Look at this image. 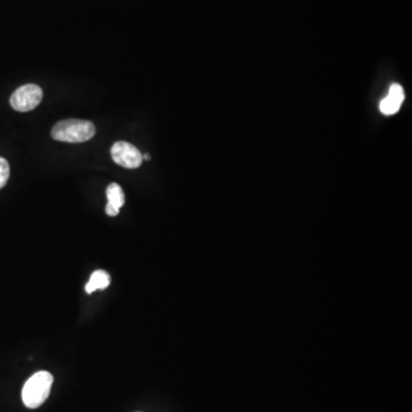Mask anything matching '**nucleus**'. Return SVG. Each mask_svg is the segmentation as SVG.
I'll list each match as a JSON object with an SVG mask.
<instances>
[{
    "instance_id": "2",
    "label": "nucleus",
    "mask_w": 412,
    "mask_h": 412,
    "mask_svg": "<svg viewBox=\"0 0 412 412\" xmlns=\"http://www.w3.org/2000/svg\"><path fill=\"white\" fill-rule=\"evenodd\" d=\"M54 378L50 372L39 371L29 378L22 390V401L30 409H37L50 397Z\"/></svg>"
},
{
    "instance_id": "3",
    "label": "nucleus",
    "mask_w": 412,
    "mask_h": 412,
    "mask_svg": "<svg viewBox=\"0 0 412 412\" xmlns=\"http://www.w3.org/2000/svg\"><path fill=\"white\" fill-rule=\"evenodd\" d=\"M43 95V90L38 85H25L12 94L10 99L11 106L20 113L32 111L41 104Z\"/></svg>"
},
{
    "instance_id": "8",
    "label": "nucleus",
    "mask_w": 412,
    "mask_h": 412,
    "mask_svg": "<svg viewBox=\"0 0 412 412\" xmlns=\"http://www.w3.org/2000/svg\"><path fill=\"white\" fill-rule=\"evenodd\" d=\"M10 164L5 158L0 157V189L6 186L10 179Z\"/></svg>"
},
{
    "instance_id": "5",
    "label": "nucleus",
    "mask_w": 412,
    "mask_h": 412,
    "mask_svg": "<svg viewBox=\"0 0 412 412\" xmlns=\"http://www.w3.org/2000/svg\"><path fill=\"white\" fill-rule=\"evenodd\" d=\"M403 101H404V91L402 86L393 84L390 86L387 97H384L381 101L379 108L384 115L392 116L400 110Z\"/></svg>"
},
{
    "instance_id": "1",
    "label": "nucleus",
    "mask_w": 412,
    "mask_h": 412,
    "mask_svg": "<svg viewBox=\"0 0 412 412\" xmlns=\"http://www.w3.org/2000/svg\"><path fill=\"white\" fill-rule=\"evenodd\" d=\"M97 133L95 126L90 121L84 119H66L54 125L52 137L54 140L69 142V144H81L91 140Z\"/></svg>"
},
{
    "instance_id": "6",
    "label": "nucleus",
    "mask_w": 412,
    "mask_h": 412,
    "mask_svg": "<svg viewBox=\"0 0 412 412\" xmlns=\"http://www.w3.org/2000/svg\"><path fill=\"white\" fill-rule=\"evenodd\" d=\"M110 284V276L104 270H97L92 274L90 281L85 287V290L88 294H93L97 290H104Z\"/></svg>"
},
{
    "instance_id": "4",
    "label": "nucleus",
    "mask_w": 412,
    "mask_h": 412,
    "mask_svg": "<svg viewBox=\"0 0 412 412\" xmlns=\"http://www.w3.org/2000/svg\"><path fill=\"white\" fill-rule=\"evenodd\" d=\"M111 158L117 165L126 169H137L142 164V153L135 146L125 141H118L110 150Z\"/></svg>"
},
{
    "instance_id": "9",
    "label": "nucleus",
    "mask_w": 412,
    "mask_h": 412,
    "mask_svg": "<svg viewBox=\"0 0 412 412\" xmlns=\"http://www.w3.org/2000/svg\"><path fill=\"white\" fill-rule=\"evenodd\" d=\"M106 212L110 217L118 216L119 209L118 207H116L115 205H113V204L108 203L106 206Z\"/></svg>"
},
{
    "instance_id": "7",
    "label": "nucleus",
    "mask_w": 412,
    "mask_h": 412,
    "mask_svg": "<svg viewBox=\"0 0 412 412\" xmlns=\"http://www.w3.org/2000/svg\"><path fill=\"white\" fill-rule=\"evenodd\" d=\"M107 197H108V203L113 204L116 207H123L125 204V196H124V191L119 184H109V187L107 188Z\"/></svg>"
}]
</instances>
